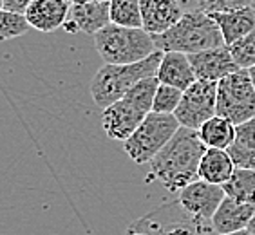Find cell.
Masks as SVG:
<instances>
[{
    "mask_svg": "<svg viewBox=\"0 0 255 235\" xmlns=\"http://www.w3.org/2000/svg\"><path fill=\"white\" fill-rule=\"evenodd\" d=\"M0 9H4V0H0Z\"/></svg>",
    "mask_w": 255,
    "mask_h": 235,
    "instance_id": "cell-33",
    "label": "cell"
},
{
    "mask_svg": "<svg viewBox=\"0 0 255 235\" xmlns=\"http://www.w3.org/2000/svg\"><path fill=\"white\" fill-rule=\"evenodd\" d=\"M210 16L219 25L226 45L234 44L239 38L255 31V5L245 7V9L228 11V13H212Z\"/></svg>",
    "mask_w": 255,
    "mask_h": 235,
    "instance_id": "cell-17",
    "label": "cell"
},
{
    "mask_svg": "<svg viewBox=\"0 0 255 235\" xmlns=\"http://www.w3.org/2000/svg\"><path fill=\"white\" fill-rule=\"evenodd\" d=\"M237 168L255 170V118L237 125L236 139L228 148Z\"/></svg>",
    "mask_w": 255,
    "mask_h": 235,
    "instance_id": "cell-19",
    "label": "cell"
},
{
    "mask_svg": "<svg viewBox=\"0 0 255 235\" xmlns=\"http://www.w3.org/2000/svg\"><path fill=\"white\" fill-rule=\"evenodd\" d=\"M236 163L228 154V150L206 148L201 165H199V179L212 183V185L223 186L232 177V174L236 172Z\"/></svg>",
    "mask_w": 255,
    "mask_h": 235,
    "instance_id": "cell-18",
    "label": "cell"
},
{
    "mask_svg": "<svg viewBox=\"0 0 255 235\" xmlns=\"http://www.w3.org/2000/svg\"><path fill=\"white\" fill-rule=\"evenodd\" d=\"M225 197L226 194L223 186L212 185L203 179H196L179 192L177 201L181 203V206L190 216L203 221H212Z\"/></svg>",
    "mask_w": 255,
    "mask_h": 235,
    "instance_id": "cell-10",
    "label": "cell"
},
{
    "mask_svg": "<svg viewBox=\"0 0 255 235\" xmlns=\"http://www.w3.org/2000/svg\"><path fill=\"white\" fill-rule=\"evenodd\" d=\"M185 11H199V0H176Z\"/></svg>",
    "mask_w": 255,
    "mask_h": 235,
    "instance_id": "cell-28",
    "label": "cell"
},
{
    "mask_svg": "<svg viewBox=\"0 0 255 235\" xmlns=\"http://www.w3.org/2000/svg\"><path fill=\"white\" fill-rule=\"evenodd\" d=\"M255 216V205L239 203L226 196L219 205L217 212L212 217V226L217 235L234 234V232L246 230L252 217Z\"/></svg>",
    "mask_w": 255,
    "mask_h": 235,
    "instance_id": "cell-15",
    "label": "cell"
},
{
    "mask_svg": "<svg viewBox=\"0 0 255 235\" xmlns=\"http://www.w3.org/2000/svg\"><path fill=\"white\" fill-rule=\"evenodd\" d=\"M74 2H105V0H74Z\"/></svg>",
    "mask_w": 255,
    "mask_h": 235,
    "instance_id": "cell-32",
    "label": "cell"
},
{
    "mask_svg": "<svg viewBox=\"0 0 255 235\" xmlns=\"http://www.w3.org/2000/svg\"><path fill=\"white\" fill-rule=\"evenodd\" d=\"M248 73H250L252 84H254V87H255V65H254V67H250V69H248Z\"/></svg>",
    "mask_w": 255,
    "mask_h": 235,
    "instance_id": "cell-30",
    "label": "cell"
},
{
    "mask_svg": "<svg viewBox=\"0 0 255 235\" xmlns=\"http://www.w3.org/2000/svg\"><path fill=\"white\" fill-rule=\"evenodd\" d=\"M157 85H159L157 76L141 80L123 98L103 109L102 127L111 139L125 141L132 136V132L141 125L143 119L152 113Z\"/></svg>",
    "mask_w": 255,
    "mask_h": 235,
    "instance_id": "cell-2",
    "label": "cell"
},
{
    "mask_svg": "<svg viewBox=\"0 0 255 235\" xmlns=\"http://www.w3.org/2000/svg\"><path fill=\"white\" fill-rule=\"evenodd\" d=\"M111 24V0L105 2H73L64 29L67 33L96 34Z\"/></svg>",
    "mask_w": 255,
    "mask_h": 235,
    "instance_id": "cell-11",
    "label": "cell"
},
{
    "mask_svg": "<svg viewBox=\"0 0 255 235\" xmlns=\"http://www.w3.org/2000/svg\"><path fill=\"white\" fill-rule=\"evenodd\" d=\"M71 2L67 0H33L24 16L27 18L31 27L42 33H53V31L64 27L67 20Z\"/></svg>",
    "mask_w": 255,
    "mask_h": 235,
    "instance_id": "cell-13",
    "label": "cell"
},
{
    "mask_svg": "<svg viewBox=\"0 0 255 235\" xmlns=\"http://www.w3.org/2000/svg\"><path fill=\"white\" fill-rule=\"evenodd\" d=\"M206 148L197 130L179 127L163 150L148 163L150 174L168 192H181L199 179V165Z\"/></svg>",
    "mask_w": 255,
    "mask_h": 235,
    "instance_id": "cell-1",
    "label": "cell"
},
{
    "mask_svg": "<svg viewBox=\"0 0 255 235\" xmlns=\"http://www.w3.org/2000/svg\"><path fill=\"white\" fill-rule=\"evenodd\" d=\"M250 5H255V0H199V11H205L208 15L245 9Z\"/></svg>",
    "mask_w": 255,
    "mask_h": 235,
    "instance_id": "cell-26",
    "label": "cell"
},
{
    "mask_svg": "<svg viewBox=\"0 0 255 235\" xmlns=\"http://www.w3.org/2000/svg\"><path fill=\"white\" fill-rule=\"evenodd\" d=\"M161 58L163 51L157 49L136 64H105L100 67L91 82V96L94 103L102 109H107L109 105L118 102L141 80L156 76Z\"/></svg>",
    "mask_w": 255,
    "mask_h": 235,
    "instance_id": "cell-4",
    "label": "cell"
},
{
    "mask_svg": "<svg viewBox=\"0 0 255 235\" xmlns=\"http://www.w3.org/2000/svg\"><path fill=\"white\" fill-rule=\"evenodd\" d=\"M179 121L174 114L150 113L132 136L123 141V148L136 165L150 163L179 130Z\"/></svg>",
    "mask_w": 255,
    "mask_h": 235,
    "instance_id": "cell-6",
    "label": "cell"
},
{
    "mask_svg": "<svg viewBox=\"0 0 255 235\" xmlns=\"http://www.w3.org/2000/svg\"><path fill=\"white\" fill-rule=\"evenodd\" d=\"M217 116L234 125L255 118V87L248 69H239L217 82Z\"/></svg>",
    "mask_w": 255,
    "mask_h": 235,
    "instance_id": "cell-8",
    "label": "cell"
},
{
    "mask_svg": "<svg viewBox=\"0 0 255 235\" xmlns=\"http://www.w3.org/2000/svg\"><path fill=\"white\" fill-rule=\"evenodd\" d=\"M188 58H190L197 80L219 82V80L226 78L228 74L239 71V65L232 58V53L226 44L201 51V53L188 54Z\"/></svg>",
    "mask_w": 255,
    "mask_h": 235,
    "instance_id": "cell-12",
    "label": "cell"
},
{
    "mask_svg": "<svg viewBox=\"0 0 255 235\" xmlns=\"http://www.w3.org/2000/svg\"><path fill=\"white\" fill-rule=\"evenodd\" d=\"M152 38L156 47L163 53L176 51L194 54L225 45L219 25L205 11H185L177 24H174L165 33L154 34Z\"/></svg>",
    "mask_w": 255,
    "mask_h": 235,
    "instance_id": "cell-3",
    "label": "cell"
},
{
    "mask_svg": "<svg viewBox=\"0 0 255 235\" xmlns=\"http://www.w3.org/2000/svg\"><path fill=\"white\" fill-rule=\"evenodd\" d=\"M139 2H141L143 29L152 36L168 31L185 15V9L176 0H139Z\"/></svg>",
    "mask_w": 255,
    "mask_h": 235,
    "instance_id": "cell-14",
    "label": "cell"
},
{
    "mask_svg": "<svg viewBox=\"0 0 255 235\" xmlns=\"http://www.w3.org/2000/svg\"><path fill=\"white\" fill-rule=\"evenodd\" d=\"M156 76L159 80V84L172 85V87H177L181 91H187L197 80L188 54L176 53V51L163 53V58L159 62Z\"/></svg>",
    "mask_w": 255,
    "mask_h": 235,
    "instance_id": "cell-16",
    "label": "cell"
},
{
    "mask_svg": "<svg viewBox=\"0 0 255 235\" xmlns=\"http://www.w3.org/2000/svg\"><path fill=\"white\" fill-rule=\"evenodd\" d=\"M33 0H4V9L11 11V13H18V15H24L27 7L31 5Z\"/></svg>",
    "mask_w": 255,
    "mask_h": 235,
    "instance_id": "cell-27",
    "label": "cell"
},
{
    "mask_svg": "<svg viewBox=\"0 0 255 235\" xmlns=\"http://www.w3.org/2000/svg\"><path fill=\"white\" fill-rule=\"evenodd\" d=\"M232 53V58L236 60L239 69H250L255 65V31L246 34L237 42L228 45Z\"/></svg>",
    "mask_w": 255,
    "mask_h": 235,
    "instance_id": "cell-25",
    "label": "cell"
},
{
    "mask_svg": "<svg viewBox=\"0 0 255 235\" xmlns=\"http://www.w3.org/2000/svg\"><path fill=\"white\" fill-rule=\"evenodd\" d=\"M94 47L105 64H136L141 62L157 47L152 34L143 27H125L118 24H109L94 34Z\"/></svg>",
    "mask_w": 255,
    "mask_h": 235,
    "instance_id": "cell-5",
    "label": "cell"
},
{
    "mask_svg": "<svg viewBox=\"0 0 255 235\" xmlns=\"http://www.w3.org/2000/svg\"><path fill=\"white\" fill-rule=\"evenodd\" d=\"M248 230L252 232V234H255V216L252 217V221H250V225H248Z\"/></svg>",
    "mask_w": 255,
    "mask_h": 235,
    "instance_id": "cell-31",
    "label": "cell"
},
{
    "mask_svg": "<svg viewBox=\"0 0 255 235\" xmlns=\"http://www.w3.org/2000/svg\"><path fill=\"white\" fill-rule=\"evenodd\" d=\"M183 98V91L172 85L159 84L157 91L154 94V103H152V113L157 114H174L179 107Z\"/></svg>",
    "mask_w": 255,
    "mask_h": 235,
    "instance_id": "cell-23",
    "label": "cell"
},
{
    "mask_svg": "<svg viewBox=\"0 0 255 235\" xmlns=\"http://www.w3.org/2000/svg\"><path fill=\"white\" fill-rule=\"evenodd\" d=\"M29 22L24 15L11 13L7 9H0V42L11 38H18L29 31Z\"/></svg>",
    "mask_w": 255,
    "mask_h": 235,
    "instance_id": "cell-24",
    "label": "cell"
},
{
    "mask_svg": "<svg viewBox=\"0 0 255 235\" xmlns=\"http://www.w3.org/2000/svg\"><path fill=\"white\" fill-rule=\"evenodd\" d=\"M225 235H255V234H252L248 228L246 230H241V232H234V234H225Z\"/></svg>",
    "mask_w": 255,
    "mask_h": 235,
    "instance_id": "cell-29",
    "label": "cell"
},
{
    "mask_svg": "<svg viewBox=\"0 0 255 235\" xmlns=\"http://www.w3.org/2000/svg\"><path fill=\"white\" fill-rule=\"evenodd\" d=\"M148 235H217L212 221L190 216L179 201L163 203L141 219L134 221Z\"/></svg>",
    "mask_w": 255,
    "mask_h": 235,
    "instance_id": "cell-7",
    "label": "cell"
},
{
    "mask_svg": "<svg viewBox=\"0 0 255 235\" xmlns=\"http://www.w3.org/2000/svg\"><path fill=\"white\" fill-rule=\"evenodd\" d=\"M236 132H237V125L228 121L226 118L217 116V114L197 128V134H199L201 141L205 143L206 147L223 148V150L230 148V145L236 139Z\"/></svg>",
    "mask_w": 255,
    "mask_h": 235,
    "instance_id": "cell-20",
    "label": "cell"
},
{
    "mask_svg": "<svg viewBox=\"0 0 255 235\" xmlns=\"http://www.w3.org/2000/svg\"><path fill=\"white\" fill-rule=\"evenodd\" d=\"M217 114V82L196 80L187 91H183V98L174 116L181 127L197 128L210 118Z\"/></svg>",
    "mask_w": 255,
    "mask_h": 235,
    "instance_id": "cell-9",
    "label": "cell"
},
{
    "mask_svg": "<svg viewBox=\"0 0 255 235\" xmlns=\"http://www.w3.org/2000/svg\"><path fill=\"white\" fill-rule=\"evenodd\" d=\"M111 24L143 27L139 0H111Z\"/></svg>",
    "mask_w": 255,
    "mask_h": 235,
    "instance_id": "cell-22",
    "label": "cell"
},
{
    "mask_svg": "<svg viewBox=\"0 0 255 235\" xmlns=\"http://www.w3.org/2000/svg\"><path fill=\"white\" fill-rule=\"evenodd\" d=\"M223 190L236 201L255 205V170L236 168L230 179L223 185Z\"/></svg>",
    "mask_w": 255,
    "mask_h": 235,
    "instance_id": "cell-21",
    "label": "cell"
},
{
    "mask_svg": "<svg viewBox=\"0 0 255 235\" xmlns=\"http://www.w3.org/2000/svg\"><path fill=\"white\" fill-rule=\"evenodd\" d=\"M67 2H71V4H73V2H74V0H67Z\"/></svg>",
    "mask_w": 255,
    "mask_h": 235,
    "instance_id": "cell-34",
    "label": "cell"
}]
</instances>
